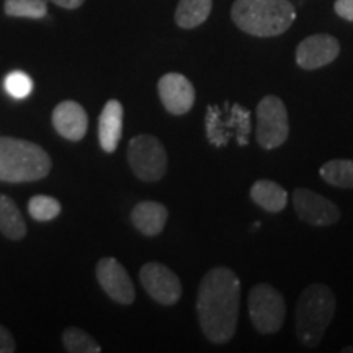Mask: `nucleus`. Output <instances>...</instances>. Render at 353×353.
<instances>
[{"label":"nucleus","mask_w":353,"mask_h":353,"mask_svg":"<svg viewBox=\"0 0 353 353\" xmlns=\"http://www.w3.org/2000/svg\"><path fill=\"white\" fill-rule=\"evenodd\" d=\"M241 280L228 267H216L203 276L196 312L200 327L211 343L221 345L234 337L239 319Z\"/></svg>","instance_id":"f257e3e1"},{"label":"nucleus","mask_w":353,"mask_h":353,"mask_svg":"<svg viewBox=\"0 0 353 353\" xmlns=\"http://www.w3.org/2000/svg\"><path fill=\"white\" fill-rule=\"evenodd\" d=\"M231 19L247 34L272 38L285 33L296 19L290 0H236Z\"/></svg>","instance_id":"f03ea898"},{"label":"nucleus","mask_w":353,"mask_h":353,"mask_svg":"<svg viewBox=\"0 0 353 353\" xmlns=\"http://www.w3.org/2000/svg\"><path fill=\"white\" fill-rule=\"evenodd\" d=\"M51 167L50 154L38 144L0 136V182H37L48 176Z\"/></svg>","instance_id":"7ed1b4c3"},{"label":"nucleus","mask_w":353,"mask_h":353,"mask_svg":"<svg viewBox=\"0 0 353 353\" xmlns=\"http://www.w3.org/2000/svg\"><path fill=\"white\" fill-rule=\"evenodd\" d=\"M335 294L324 283H312L299 294L296 303V337L303 347L314 348L335 314Z\"/></svg>","instance_id":"20e7f679"},{"label":"nucleus","mask_w":353,"mask_h":353,"mask_svg":"<svg viewBox=\"0 0 353 353\" xmlns=\"http://www.w3.org/2000/svg\"><path fill=\"white\" fill-rule=\"evenodd\" d=\"M206 136L210 144L223 148L229 139L236 138L237 144L247 145L250 134V112L239 103L210 105L206 112Z\"/></svg>","instance_id":"39448f33"},{"label":"nucleus","mask_w":353,"mask_h":353,"mask_svg":"<svg viewBox=\"0 0 353 353\" xmlns=\"http://www.w3.org/2000/svg\"><path fill=\"white\" fill-rule=\"evenodd\" d=\"M249 316L259 334H276L283 327L286 304L283 294L268 283L255 285L249 293Z\"/></svg>","instance_id":"423d86ee"},{"label":"nucleus","mask_w":353,"mask_h":353,"mask_svg":"<svg viewBox=\"0 0 353 353\" xmlns=\"http://www.w3.org/2000/svg\"><path fill=\"white\" fill-rule=\"evenodd\" d=\"M128 164L143 182H157L167 172V152L156 136H134L128 144Z\"/></svg>","instance_id":"0eeeda50"},{"label":"nucleus","mask_w":353,"mask_h":353,"mask_svg":"<svg viewBox=\"0 0 353 353\" xmlns=\"http://www.w3.org/2000/svg\"><path fill=\"white\" fill-rule=\"evenodd\" d=\"M255 117H257L255 138L260 148L272 151L286 143L290 136V120L283 100L275 95L263 97L255 110Z\"/></svg>","instance_id":"6e6552de"},{"label":"nucleus","mask_w":353,"mask_h":353,"mask_svg":"<svg viewBox=\"0 0 353 353\" xmlns=\"http://www.w3.org/2000/svg\"><path fill=\"white\" fill-rule=\"evenodd\" d=\"M139 280L145 293L162 306H174L182 298V283L165 265L149 262L139 270Z\"/></svg>","instance_id":"1a4fd4ad"},{"label":"nucleus","mask_w":353,"mask_h":353,"mask_svg":"<svg viewBox=\"0 0 353 353\" xmlns=\"http://www.w3.org/2000/svg\"><path fill=\"white\" fill-rule=\"evenodd\" d=\"M293 206L299 219L316 228L334 226L341 219V210L335 203L309 188L294 190Z\"/></svg>","instance_id":"9d476101"},{"label":"nucleus","mask_w":353,"mask_h":353,"mask_svg":"<svg viewBox=\"0 0 353 353\" xmlns=\"http://www.w3.org/2000/svg\"><path fill=\"white\" fill-rule=\"evenodd\" d=\"M97 280L105 294L114 303L130 306L134 303L136 291L126 268L113 257H103L97 263Z\"/></svg>","instance_id":"9b49d317"},{"label":"nucleus","mask_w":353,"mask_h":353,"mask_svg":"<svg viewBox=\"0 0 353 353\" xmlns=\"http://www.w3.org/2000/svg\"><path fill=\"white\" fill-rule=\"evenodd\" d=\"M157 92L164 108L175 117L188 113L195 105V87L179 72H167L159 79Z\"/></svg>","instance_id":"f8f14e48"},{"label":"nucleus","mask_w":353,"mask_h":353,"mask_svg":"<svg viewBox=\"0 0 353 353\" xmlns=\"http://www.w3.org/2000/svg\"><path fill=\"white\" fill-rule=\"evenodd\" d=\"M341 54V43L330 34L319 33L304 38L296 48V63L304 70L321 69Z\"/></svg>","instance_id":"ddd939ff"},{"label":"nucleus","mask_w":353,"mask_h":353,"mask_svg":"<svg viewBox=\"0 0 353 353\" xmlns=\"http://www.w3.org/2000/svg\"><path fill=\"white\" fill-rule=\"evenodd\" d=\"M52 126L63 138L69 141H82L88 130V117L81 103L64 100L52 112Z\"/></svg>","instance_id":"4468645a"},{"label":"nucleus","mask_w":353,"mask_h":353,"mask_svg":"<svg viewBox=\"0 0 353 353\" xmlns=\"http://www.w3.org/2000/svg\"><path fill=\"white\" fill-rule=\"evenodd\" d=\"M123 136V105L118 100H108L99 118V141L105 152L117 151Z\"/></svg>","instance_id":"2eb2a0df"},{"label":"nucleus","mask_w":353,"mask_h":353,"mask_svg":"<svg viewBox=\"0 0 353 353\" xmlns=\"http://www.w3.org/2000/svg\"><path fill=\"white\" fill-rule=\"evenodd\" d=\"M169 211L162 203L141 201L131 211V221L141 234L148 237L159 236L164 231Z\"/></svg>","instance_id":"dca6fc26"},{"label":"nucleus","mask_w":353,"mask_h":353,"mask_svg":"<svg viewBox=\"0 0 353 353\" xmlns=\"http://www.w3.org/2000/svg\"><path fill=\"white\" fill-rule=\"evenodd\" d=\"M250 198L255 205L268 211V213H280L288 205V192L273 180H257L250 188Z\"/></svg>","instance_id":"f3484780"},{"label":"nucleus","mask_w":353,"mask_h":353,"mask_svg":"<svg viewBox=\"0 0 353 353\" xmlns=\"http://www.w3.org/2000/svg\"><path fill=\"white\" fill-rule=\"evenodd\" d=\"M0 232L10 241H20L26 236L23 214L10 196L0 195Z\"/></svg>","instance_id":"a211bd4d"},{"label":"nucleus","mask_w":353,"mask_h":353,"mask_svg":"<svg viewBox=\"0 0 353 353\" xmlns=\"http://www.w3.org/2000/svg\"><path fill=\"white\" fill-rule=\"evenodd\" d=\"M213 0H180L175 10V23L180 28L192 30L208 20Z\"/></svg>","instance_id":"6ab92c4d"},{"label":"nucleus","mask_w":353,"mask_h":353,"mask_svg":"<svg viewBox=\"0 0 353 353\" xmlns=\"http://www.w3.org/2000/svg\"><path fill=\"white\" fill-rule=\"evenodd\" d=\"M319 175L332 187L353 190V161L350 159H334L325 162L319 169Z\"/></svg>","instance_id":"aec40b11"},{"label":"nucleus","mask_w":353,"mask_h":353,"mask_svg":"<svg viewBox=\"0 0 353 353\" xmlns=\"http://www.w3.org/2000/svg\"><path fill=\"white\" fill-rule=\"evenodd\" d=\"M63 345L69 353H100L99 342L83 329L68 327L63 332Z\"/></svg>","instance_id":"412c9836"},{"label":"nucleus","mask_w":353,"mask_h":353,"mask_svg":"<svg viewBox=\"0 0 353 353\" xmlns=\"http://www.w3.org/2000/svg\"><path fill=\"white\" fill-rule=\"evenodd\" d=\"M3 10L8 17L15 19L39 20L46 17L48 3L46 0H6Z\"/></svg>","instance_id":"4be33fe9"},{"label":"nucleus","mask_w":353,"mask_h":353,"mask_svg":"<svg viewBox=\"0 0 353 353\" xmlns=\"http://www.w3.org/2000/svg\"><path fill=\"white\" fill-rule=\"evenodd\" d=\"M61 206L59 200L52 196L46 195H37L33 196L32 200L28 201V213L34 221H39V223H46V221L56 219L57 216L61 214Z\"/></svg>","instance_id":"5701e85b"},{"label":"nucleus","mask_w":353,"mask_h":353,"mask_svg":"<svg viewBox=\"0 0 353 353\" xmlns=\"http://www.w3.org/2000/svg\"><path fill=\"white\" fill-rule=\"evenodd\" d=\"M3 88L12 99L21 100L26 99L33 90V81L32 77L21 70H12L8 72L6 79H3Z\"/></svg>","instance_id":"b1692460"},{"label":"nucleus","mask_w":353,"mask_h":353,"mask_svg":"<svg viewBox=\"0 0 353 353\" xmlns=\"http://www.w3.org/2000/svg\"><path fill=\"white\" fill-rule=\"evenodd\" d=\"M15 350L17 345L12 332L0 324V353H13Z\"/></svg>","instance_id":"393cba45"},{"label":"nucleus","mask_w":353,"mask_h":353,"mask_svg":"<svg viewBox=\"0 0 353 353\" xmlns=\"http://www.w3.org/2000/svg\"><path fill=\"white\" fill-rule=\"evenodd\" d=\"M334 10L347 21H353V0H335Z\"/></svg>","instance_id":"a878e982"},{"label":"nucleus","mask_w":353,"mask_h":353,"mask_svg":"<svg viewBox=\"0 0 353 353\" xmlns=\"http://www.w3.org/2000/svg\"><path fill=\"white\" fill-rule=\"evenodd\" d=\"M52 3H56L57 7L68 8V10H74V8H79L85 0H51Z\"/></svg>","instance_id":"bb28decb"},{"label":"nucleus","mask_w":353,"mask_h":353,"mask_svg":"<svg viewBox=\"0 0 353 353\" xmlns=\"http://www.w3.org/2000/svg\"><path fill=\"white\" fill-rule=\"evenodd\" d=\"M342 353H353V347H345V348H342Z\"/></svg>","instance_id":"cd10ccee"}]
</instances>
